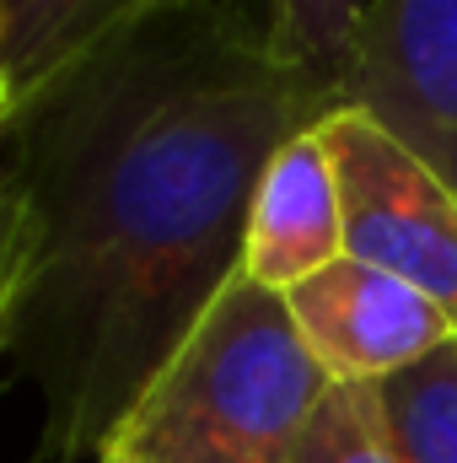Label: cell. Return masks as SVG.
Segmentation results:
<instances>
[{
    "label": "cell",
    "mask_w": 457,
    "mask_h": 463,
    "mask_svg": "<svg viewBox=\"0 0 457 463\" xmlns=\"http://www.w3.org/2000/svg\"><path fill=\"white\" fill-rule=\"evenodd\" d=\"M344 109L340 81L253 49L216 5L156 11L0 124L27 269L0 355L43 399L38 463H98L242 269L280 146Z\"/></svg>",
    "instance_id": "cell-1"
},
{
    "label": "cell",
    "mask_w": 457,
    "mask_h": 463,
    "mask_svg": "<svg viewBox=\"0 0 457 463\" xmlns=\"http://www.w3.org/2000/svg\"><path fill=\"white\" fill-rule=\"evenodd\" d=\"M334 377L280 291L242 269L140 393L108 453L135 463H291Z\"/></svg>",
    "instance_id": "cell-2"
},
{
    "label": "cell",
    "mask_w": 457,
    "mask_h": 463,
    "mask_svg": "<svg viewBox=\"0 0 457 463\" xmlns=\"http://www.w3.org/2000/svg\"><path fill=\"white\" fill-rule=\"evenodd\" d=\"M344 211V253L409 280L457 329V189L387 124L334 109L318 124Z\"/></svg>",
    "instance_id": "cell-3"
},
{
    "label": "cell",
    "mask_w": 457,
    "mask_h": 463,
    "mask_svg": "<svg viewBox=\"0 0 457 463\" xmlns=\"http://www.w3.org/2000/svg\"><path fill=\"white\" fill-rule=\"evenodd\" d=\"M340 92L457 189V0H366Z\"/></svg>",
    "instance_id": "cell-4"
},
{
    "label": "cell",
    "mask_w": 457,
    "mask_h": 463,
    "mask_svg": "<svg viewBox=\"0 0 457 463\" xmlns=\"http://www.w3.org/2000/svg\"><path fill=\"white\" fill-rule=\"evenodd\" d=\"M285 307L296 318L302 345L312 350V361L334 377V383H387L409 366H420L425 355L457 340L452 318L420 297L409 280L360 264V259H334L329 269H318L312 280L285 291Z\"/></svg>",
    "instance_id": "cell-5"
},
{
    "label": "cell",
    "mask_w": 457,
    "mask_h": 463,
    "mask_svg": "<svg viewBox=\"0 0 457 463\" xmlns=\"http://www.w3.org/2000/svg\"><path fill=\"white\" fill-rule=\"evenodd\" d=\"M334 259H344L340 184H334L318 129H307L275 151V162L264 167V178L253 189L247 237H242V275L285 297L291 286L312 280Z\"/></svg>",
    "instance_id": "cell-6"
},
{
    "label": "cell",
    "mask_w": 457,
    "mask_h": 463,
    "mask_svg": "<svg viewBox=\"0 0 457 463\" xmlns=\"http://www.w3.org/2000/svg\"><path fill=\"white\" fill-rule=\"evenodd\" d=\"M210 5V0H0V81L5 118L76 71L87 54L140 27L156 11Z\"/></svg>",
    "instance_id": "cell-7"
},
{
    "label": "cell",
    "mask_w": 457,
    "mask_h": 463,
    "mask_svg": "<svg viewBox=\"0 0 457 463\" xmlns=\"http://www.w3.org/2000/svg\"><path fill=\"white\" fill-rule=\"evenodd\" d=\"M210 5L269 60L329 81L344 76V54L366 11V0H210Z\"/></svg>",
    "instance_id": "cell-8"
},
{
    "label": "cell",
    "mask_w": 457,
    "mask_h": 463,
    "mask_svg": "<svg viewBox=\"0 0 457 463\" xmlns=\"http://www.w3.org/2000/svg\"><path fill=\"white\" fill-rule=\"evenodd\" d=\"M377 404L398 463H457V340L377 383Z\"/></svg>",
    "instance_id": "cell-9"
},
{
    "label": "cell",
    "mask_w": 457,
    "mask_h": 463,
    "mask_svg": "<svg viewBox=\"0 0 457 463\" xmlns=\"http://www.w3.org/2000/svg\"><path fill=\"white\" fill-rule=\"evenodd\" d=\"M291 463H398L387 442V420L377 404V388L334 383L323 404L312 410Z\"/></svg>",
    "instance_id": "cell-10"
},
{
    "label": "cell",
    "mask_w": 457,
    "mask_h": 463,
    "mask_svg": "<svg viewBox=\"0 0 457 463\" xmlns=\"http://www.w3.org/2000/svg\"><path fill=\"white\" fill-rule=\"evenodd\" d=\"M22 269H27V216H22L16 189H11L5 173H0V335H5V318H11V307H16Z\"/></svg>",
    "instance_id": "cell-11"
},
{
    "label": "cell",
    "mask_w": 457,
    "mask_h": 463,
    "mask_svg": "<svg viewBox=\"0 0 457 463\" xmlns=\"http://www.w3.org/2000/svg\"><path fill=\"white\" fill-rule=\"evenodd\" d=\"M98 463H135V458H118V453H103Z\"/></svg>",
    "instance_id": "cell-12"
},
{
    "label": "cell",
    "mask_w": 457,
    "mask_h": 463,
    "mask_svg": "<svg viewBox=\"0 0 457 463\" xmlns=\"http://www.w3.org/2000/svg\"><path fill=\"white\" fill-rule=\"evenodd\" d=\"M0 124H5V81H0Z\"/></svg>",
    "instance_id": "cell-13"
}]
</instances>
